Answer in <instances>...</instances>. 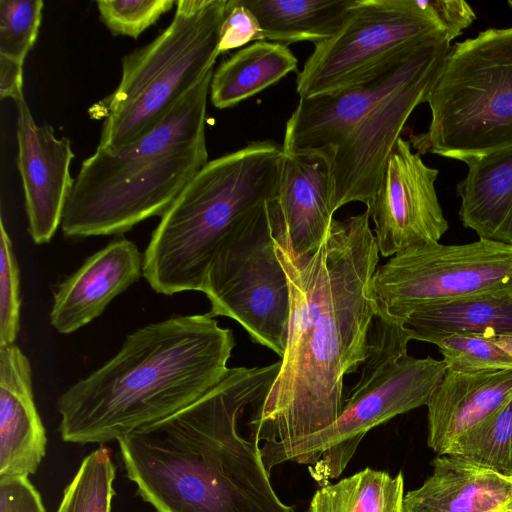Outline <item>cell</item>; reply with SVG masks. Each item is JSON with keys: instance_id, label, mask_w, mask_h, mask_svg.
<instances>
[{"instance_id": "obj_25", "label": "cell", "mask_w": 512, "mask_h": 512, "mask_svg": "<svg viewBox=\"0 0 512 512\" xmlns=\"http://www.w3.org/2000/svg\"><path fill=\"white\" fill-rule=\"evenodd\" d=\"M404 478L365 468L333 484L321 486L309 512H402Z\"/></svg>"}, {"instance_id": "obj_35", "label": "cell", "mask_w": 512, "mask_h": 512, "mask_svg": "<svg viewBox=\"0 0 512 512\" xmlns=\"http://www.w3.org/2000/svg\"><path fill=\"white\" fill-rule=\"evenodd\" d=\"M0 96L14 102L24 98L22 64L0 58Z\"/></svg>"}, {"instance_id": "obj_5", "label": "cell", "mask_w": 512, "mask_h": 512, "mask_svg": "<svg viewBox=\"0 0 512 512\" xmlns=\"http://www.w3.org/2000/svg\"><path fill=\"white\" fill-rule=\"evenodd\" d=\"M284 157L282 145L259 140L208 161L161 216L143 254L155 292L202 291L221 243L276 195Z\"/></svg>"}, {"instance_id": "obj_29", "label": "cell", "mask_w": 512, "mask_h": 512, "mask_svg": "<svg viewBox=\"0 0 512 512\" xmlns=\"http://www.w3.org/2000/svg\"><path fill=\"white\" fill-rule=\"evenodd\" d=\"M43 1H0V58L24 64L42 21Z\"/></svg>"}, {"instance_id": "obj_20", "label": "cell", "mask_w": 512, "mask_h": 512, "mask_svg": "<svg viewBox=\"0 0 512 512\" xmlns=\"http://www.w3.org/2000/svg\"><path fill=\"white\" fill-rule=\"evenodd\" d=\"M432 473L404 495L402 512H505L512 508V475L454 455H438Z\"/></svg>"}, {"instance_id": "obj_10", "label": "cell", "mask_w": 512, "mask_h": 512, "mask_svg": "<svg viewBox=\"0 0 512 512\" xmlns=\"http://www.w3.org/2000/svg\"><path fill=\"white\" fill-rule=\"evenodd\" d=\"M202 293L212 316L237 321L280 359L290 320V290L277 257L268 203L230 233L209 266Z\"/></svg>"}, {"instance_id": "obj_3", "label": "cell", "mask_w": 512, "mask_h": 512, "mask_svg": "<svg viewBox=\"0 0 512 512\" xmlns=\"http://www.w3.org/2000/svg\"><path fill=\"white\" fill-rule=\"evenodd\" d=\"M235 347L209 312L130 333L120 350L58 398V431L75 444L118 441L194 403L219 384Z\"/></svg>"}, {"instance_id": "obj_4", "label": "cell", "mask_w": 512, "mask_h": 512, "mask_svg": "<svg viewBox=\"0 0 512 512\" xmlns=\"http://www.w3.org/2000/svg\"><path fill=\"white\" fill-rule=\"evenodd\" d=\"M213 72L153 129L120 147H97L82 162L62 217L66 237L123 234L167 211L208 163L205 125Z\"/></svg>"}, {"instance_id": "obj_2", "label": "cell", "mask_w": 512, "mask_h": 512, "mask_svg": "<svg viewBox=\"0 0 512 512\" xmlns=\"http://www.w3.org/2000/svg\"><path fill=\"white\" fill-rule=\"evenodd\" d=\"M279 369L280 360L230 368L194 403L118 440L126 476L155 512H294L275 493L259 445L237 429Z\"/></svg>"}, {"instance_id": "obj_18", "label": "cell", "mask_w": 512, "mask_h": 512, "mask_svg": "<svg viewBox=\"0 0 512 512\" xmlns=\"http://www.w3.org/2000/svg\"><path fill=\"white\" fill-rule=\"evenodd\" d=\"M47 437L34 401L29 359L15 344L0 347V478L35 474Z\"/></svg>"}, {"instance_id": "obj_16", "label": "cell", "mask_w": 512, "mask_h": 512, "mask_svg": "<svg viewBox=\"0 0 512 512\" xmlns=\"http://www.w3.org/2000/svg\"><path fill=\"white\" fill-rule=\"evenodd\" d=\"M17 108V166L22 180L28 231L35 244L51 241L74 184L70 164L71 142L57 138L53 128L37 125L25 98Z\"/></svg>"}, {"instance_id": "obj_12", "label": "cell", "mask_w": 512, "mask_h": 512, "mask_svg": "<svg viewBox=\"0 0 512 512\" xmlns=\"http://www.w3.org/2000/svg\"><path fill=\"white\" fill-rule=\"evenodd\" d=\"M451 45L446 42L381 99L335 147V208L372 202L404 125L426 96Z\"/></svg>"}, {"instance_id": "obj_32", "label": "cell", "mask_w": 512, "mask_h": 512, "mask_svg": "<svg viewBox=\"0 0 512 512\" xmlns=\"http://www.w3.org/2000/svg\"><path fill=\"white\" fill-rule=\"evenodd\" d=\"M252 41H264L257 17L242 0H227L220 29L219 52L241 48Z\"/></svg>"}, {"instance_id": "obj_27", "label": "cell", "mask_w": 512, "mask_h": 512, "mask_svg": "<svg viewBox=\"0 0 512 512\" xmlns=\"http://www.w3.org/2000/svg\"><path fill=\"white\" fill-rule=\"evenodd\" d=\"M115 474L111 450L101 445L82 460L56 512H111Z\"/></svg>"}, {"instance_id": "obj_39", "label": "cell", "mask_w": 512, "mask_h": 512, "mask_svg": "<svg viewBox=\"0 0 512 512\" xmlns=\"http://www.w3.org/2000/svg\"><path fill=\"white\" fill-rule=\"evenodd\" d=\"M306 512H309V511H306Z\"/></svg>"}, {"instance_id": "obj_11", "label": "cell", "mask_w": 512, "mask_h": 512, "mask_svg": "<svg viewBox=\"0 0 512 512\" xmlns=\"http://www.w3.org/2000/svg\"><path fill=\"white\" fill-rule=\"evenodd\" d=\"M443 32L428 0H355L339 31L315 44L297 74L296 92L301 98L347 87L408 47Z\"/></svg>"}, {"instance_id": "obj_8", "label": "cell", "mask_w": 512, "mask_h": 512, "mask_svg": "<svg viewBox=\"0 0 512 512\" xmlns=\"http://www.w3.org/2000/svg\"><path fill=\"white\" fill-rule=\"evenodd\" d=\"M227 0H179L154 40L122 59L115 90L102 101L98 148L128 144L157 126L211 70L219 56Z\"/></svg>"}, {"instance_id": "obj_26", "label": "cell", "mask_w": 512, "mask_h": 512, "mask_svg": "<svg viewBox=\"0 0 512 512\" xmlns=\"http://www.w3.org/2000/svg\"><path fill=\"white\" fill-rule=\"evenodd\" d=\"M447 454L512 475V396L460 437Z\"/></svg>"}, {"instance_id": "obj_31", "label": "cell", "mask_w": 512, "mask_h": 512, "mask_svg": "<svg viewBox=\"0 0 512 512\" xmlns=\"http://www.w3.org/2000/svg\"><path fill=\"white\" fill-rule=\"evenodd\" d=\"M176 2L173 0H101L96 5L100 19L115 35L138 38L139 35Z\"/></svg>"}, {"instance_id": "obj_1", "label": "cell", "mask_w": 512, "mask_h": 512, "mask_svg": "<svg viewBox=\"0 0 512 512\" xmlns=\"http://www.w3.org/2000/svg\"><path fill=\"white\" fill-rule=\"evenodd\" d=\"M275 249L289 284L290 320L278 374L253 404L257 444L301 439L336 421L344 377L367 357L376 316L370 284L380 253L367 210L333 219L310 256L294 259L276 242Z\"/></svg>"}, {"instance_id": "obj_34", "label": "cell", "mask_w": 512, "mask_h": 512, "mask_svg": "<svg viewBox=\"0 0 512 512\" xmlns=\"http://www.w3.org/2000/svg\"><path fill=\"white\" fill-rule=\"evenodd\" d=\"M429 6L452 41L476 19L471 6L462 0H428Z\"/></svg>"}, {"instance_id": "obj_37", "label": "cell", "mask_w": 512, "mask_h": 512, "mask_svg": "<svg viewBox=\"0 0 512 512\" xmlns=\"http://www.w3.org/2000/svg\"><path fill=\"white\" fill-rule=\"evenodd\" d=\"M508 5L512 8V1H509Z\"/></svg>"}, {"instance_id": "obj_24", "label": "cell", "mask_w": 512, "mask_h": 512, "mask_svg": "<svg viewBox=\"0 0 512 512\" xmlns=\"http://www.w3.org/2000/svg\"><path fill=\"white\" fill-rule=\"evenodd\" d=\"M403 326L412 340L432 344L459 333L512 336V295L425 307L411 313Z\"/></svg>"}, {"instance_id": "obj_15", "label": "cell", "mask_w": 512, "mask_h": 512, "mask_svg": "<svg viewBox=\"0 0 512 512\" xmlns=\"http://www.w3.org/2000/svg\"><path fill=\"white\" fill-rule=\"evenodd\" d=\"M334 156L332 146L285 151L268 211L274 241L294 259L312 255L334 219Z\"/></svg>"}, {"instance_id": "obj_23", "label": "cell", "mask_w": 512, "mask_h": 512, "mask_svg": "<svg viewBox=\"0 0 512 512\" xmlns=\"http://www.w3.org/2000/svg\"><path fill=\"white\" fill-rule=\"evenodd\" d=\"M257 17L264 41L315 44L334 36L355 0H242Z\"/></svg>"}, {"instance_id": "obj_13", "label": "cell", "mask_w": 512, "mask_h": 512, "mask_svg": "<svg viewBox=\"0 0 512 512\" xmlns=\"http://www.w3.org/2000/svg\"><path fill=\"white\" fill-rule=\"evenodd\" d=\"M446 42H451L446 33L432 35L356 83L330 93L301 97L286 123L284 151L338 146L381 99Z\"/></svg>"}, {"instance_id": "obj_9", "label": "cell", "mask_w": 512, "mask_h": 512, "mask_svg": "<svg viewBox=\"0 0 512 512\" xmlns=\"http://www.w3.org/2000/svg\"><path fill=\"white\" fill-rule=\"evenodd\" d=\"M376 315L404 322L439 304L512 295V246L480 239L407 248L378 265L371 279Z\"/></svg>"}, {"instance_id": "obj_38", "label": "cell", "mask_w": 512, "mask_h": 512, "mask_svg": "<svg viewBox=\"0 0 512 512\" xmlns=\"http://www.w3.org/2000/svg\"><path fill=\"white\" fill-rule=\"evenodd\" d=\"M505 512H512V508L506 510Z\"/></svg>"}, {"instance_id": "obj_7", "label": "cell", "mask_w": 512, "mask_h": 512, "mask_svg": "<svg viewBox=\"0 0 512 512\" xmlns=\"http://www.w3.org/2000/svg\"><path fill=\"white\" fill-rule=\"evenodd\" d=\"M425 103L428 130L409 140L418 154L465 163L512 147V27L451 46Z\"/></svg>"}, {"instance_id": "obj_36", "label": "cell", "mask_w": 512, "mask_h": 512, "mask_svg": "<svg viewBox=\"0 0 512 512\" xmlns=\"http://www.w3.org/2000/svg\"><path fill=\"white\" fill-rule=\"evenodd\" d=\"M494 341L507 353L512 355V336H494Z\"/></svg>"}, {"instance_id": "obj_22", "label": "cell", "mask_w": 512, "mask_h": 512, "mask_svg": "<svg viewBox=\"0 0 512 512\" xmlns=\"http://www.w3.org/2000/svg\"><path fill=\"white\" fill-rule=\"evenodd\" d=\"M298 60L288 46L257 41L234 53L213 72L210 99L218 109L236 106L290 72Z\"/></svg>"}, {"instance_id": "obj_14", "label": "cell", "mask_w": 512, "mask_h": 512, "mask_svg": "<svg viewBox=\"0 0 512 512\" xmlns=\"http://www.w3.org/2000/svg\"><path fill=\"white\" fill-rule=\"evenodd\" d=\"M411 147L409 141L397 140L366 209L382 257L438 243L449 228L435 189L439 171L427 166Z\"/></svg>"}, {"instance_id": "obj_19", "label": "cell", "mask_w": 512, "mask_h": 512, "mask_svg": "<svg viewBox=\"0 0 512 512\" xmlns=\"http://www.w3.org/2000/svg\"><path fill=\"white\" fill-rule=\"evenodd\" d=\"M512 396V370L456 372L447 369L428 404V446L447 454L464 434Z\"/></svg>"}, {"instance_id": "obj_30", "label": "cell", "mask_w": 512, "mask_h": 512, "mask_svg": "<svg viewBox=\"0 0 512 512\" xmlns=\"http://www.w3.org/2000/svg\"><path fill=\"white\" fill-rule=\"evenodd\" d=\"M20 270L11 238L0 222V347L15 344L20 326Z\"/></svg>"}, {"instance_id": "obj_17", "label": "cell", "mask_w": 512, "mask_h": 512, "mask_svg": "<svg viewBox=\"0 0 512 512\" xmlns=\"http://www.w3.org/2000/svg\"><path fill=\"white\" fill-rule=\"evenodd\" d=\"M143 268V255L122 237L89 256L57 288L49 319L60 334H70L99 317L108 304L134 282Z\"/></svg>"}, {"instance_id": "obj_28", "label": "cell", "mask_w": 512, "mask_h": 512, "mask_svg": "<svg viewBox=\"0 0 512 512\" xmlns=\"http://www.w3.org/2000/svg\"><path fill=\"white\" fill-rule=\"evenodd\" d=\"M447 369L456 372L512 370V355L494 341V336L459 333L434 343Z\"/></svg>"}, {"instance_id": "obj_21", "label": "cell", "mask_w": 512, "mask_h": 512, "mask_svg": "<svg viewBox=\"0 0 512 512\" xmlns=\"http://www.w3.org/2000/svg\"><path fill=\"white\" fill-rule=\"evenodd\" d=\"M459 217L480 239L512 246V147L465 162Z\"/></svg>"}, {"instance_id": "obj_6", "label": "cell", "mask_w": 512, "mask_h": 512, "mask_svg": "<svg viewBox=\"0 0 512 512\" xmlns=\"http://www.w3.org/2000/svg\"><path fill=\"white\" fill-rule=\"evenodd\" d=\"M403 323L375 316L367 357L336 421L301 439L259 446L269 473L276 465L295 461L308 465L312 478L324 486L341 475L369 430L427 406L447 367L443 360L409 356L412 339Z\"/></svg>"}, {"instance_id": "obj_33", "label": "cell", "mask_w": 512, "mask_h": 512, "mask_svg": "<svg viewBox=\"0 0 512 512\" xmlns=\"http://www.w3.org/2000/svg\"><path fill=\"white\" fill-rule=\"evenodd\" d=\"M0 512H46L42 497L26 476L0 478Z\"/></svg>"}]
</instances>
